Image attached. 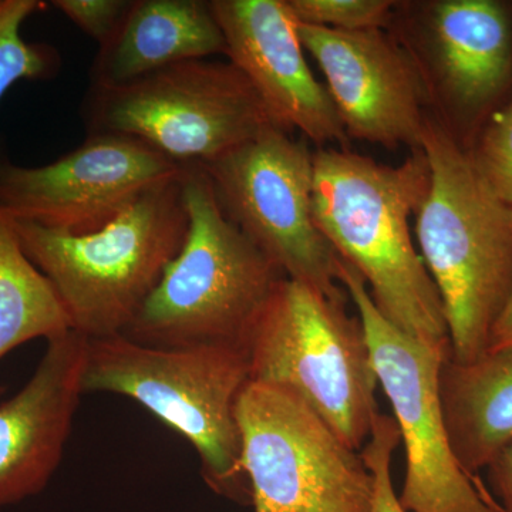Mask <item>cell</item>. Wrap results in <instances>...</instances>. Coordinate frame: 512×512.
Here are the masks:
<instances>
[{
    "label": "cell",
    "mask_w": 512,
    "mask_h": 512,
    "mask_svg": "<svg viewBox=\"0 0 512 512\" xmlns=\"http://www.w3.org/2000/svg\"><path fill=\"white\" fill-rule=\"evenodd\" d=\"M429 185L423 150L412 151L399 165L349 148L313 151V217L323 237L359 272L384 318L451 355L443 302L410 231V217Z\"/></svg>",
    "instance_id": "obj_1"
},
{
    "label": "cell",
    "mask_w": 512,
    "mask_h": 512,
    "mask_svg": "<svg viewBox=\"0 0 512 512\" xmlns=\"http://www.w3.org/2000/svg\"><path fill=\"white\" fill-rule=\"evenodd\" d=\"M421 150L430 185L414 215L420 255L443 302L451 359L473 362L512 292V204L430 114Z\"/></svg>",
    "instance_id": "obj_2"
},
{
    "label": "cell",
    "mask_w": 512,
    "mask_h": 512,
    "mask_svg": "<svg viewBox=\"0 0 512 512\" xmlns=\"http://www.w3.org/2000/svg\"><path fill=\"white\" fill-rule=\"evenodd\" d=\"M183 175L151 188L90 234L10 218L23 251L55 288L74 332L110 338L123 335L136 319L187 238Z\"/></svg>",
    "instance_id": "obj_3"
},
{
    "label": "cell",
    "mask_w": 512,
    "mask_h": 512,
    "mask_svg": "<svg viewBox=\"0 0 512 512\" xmlns=\"http://www.w3.org/2000/svg\"><path fill=\"white\" fill-rule=\"evenodd\" d=\"M187 238L126 332L150 348L245 349L269 296L286 278L225 217L201 167H185Z\"/></svg>",
    "instance_id": "obj_4"
},
{
    "label": "cell",
    "mask_w": 512,
    "mask_h": 512,
    "mask_svg": "<svg viewBox=\"0 0 512 512\" xmlns=\"http://www.w3.org/2000/svg\"><path fill=\"white\" fill-rule=\"evenodd\" d=\"M249 383L238 346L150 348L124 335L87 339L83 393L130 397L177 431L200 456L202 476L228 497L245 493L237 404Z\"/></svg>",
    "instance_id": "obj_5"
},
{
    "label": "cell",
    "mask_w": 512,
    "mask_h": 512,
    "mask_svg": "<svg viewBox=\"0 0 512 512\" xmlns=\"http://www.w3.org/2000/svg\"><path fill=\"white\" fill-rule=\"evenodd\" d=\"M249 382L269 384L302 400L362 451L379 409V379L359 315L312 286L284 278L249 332Z\"/></svg>",
    "instance_id": "obj_6"
},
{
    "label": "cell",
    "mask_w": 512,
    "mask_h": 512,
    "mask_svg": "<svg viewBox=\"0 0 512 512\" xmlns=\"http://www.w3.org/2000/svg\"><path fill=\"white\" fill-rule=\"evenodd\" d=\"M82 116L87 134L136 138L183 167H202L275 127L247 77L208 59L89 87Z\"/></svg>",
    "instance_id": "obj_7"
},
{
    "label": "cell",
    "mask_w": 512,
    "mask_h": 512,
    "mask_svg": "<svg viewBox=\"0 0 512 512\" xmlns=\"http://www.w3.org/2000/svg\"><path fill=\"white\" fill-rule=\"evenodd\" d=\"M387 32L412 59L430 116L470 150L512 97V0H403Z\"/></svg>",
    "instance_id": "obj_8"
},
{
    "label": "cell",
    "mask_w": 512,
    "mask_h": 512,
    "mask_svg": "<svg viewBox=\"0 0 512 512\" xmlns=\"http://www.w3.org/2000/svg\"><path fill=\"white\" fill-rule=\"evenodd\" d=\"M239 467L254 512H370L359 451L286 390L249 382L237 404Z\"/></svg>",
    "instance_id": "obj_9"
},
{
    "label": "cell",
    "mask_w": 512,
    "mask_h": 512,
    "mask_svg": "<svg viewBox=\"0 0 512 512\" xmlns=\"http://www.w3.org/2000/svg\"><path fill=\"white\" fill-rule=\"evenodd\" d=\"M225 217L292 281L348 302L339 255L313 217V151L271 127L202 165Z\"/></svg>",
    "instance_id": "obj_10"
},
{
    "label": "cell",
    "mask_w": 512,
    "mask_h": 512,
    "mask_svg": "<svg viewBox=\"0 0 512 512\" xmlns=\"http://www.w3.org/2000/svg\"><path fill=\"white\" fill-rule=\"evenodd\" d=\"M339 284L355 303L379 386L392 404L406 450L400 504L407 512H501L458 466L448 441L439 373L450 353L430 348L393 326L370 298L359 272L340 258Z\"/></svg>",
    "instance_id": "obj_11"
},
{
    "label": "cell",
    "mask_w": 512,
    "mask_h": 512,
    "mask_svg": "<svg viewBox=\"0 0 512 512\" xmlns=\"http://www.w3.org/2000/svg\"><path fill=\"white\" fill-rule=\"evenodd\" d=\"M184 170L136 138L87 134L82 146L40 167L0 157V210L15 221L90 234Z\"/></svg>",
    "instance_id": "obj_12"
},
{
    "label": "cell",
    "mask_w": 512,
    "mask_h": 512,
    "mask_svg": "<svg viewBox=\"0 0 512 512\" xmlns=\"http://www.w3.org/2000/svg\"><path fill=\"white\" fill-rule=\"evenodd\" d=\"M349 140L421 150L426 94L406 50L387 30L340 32L298 23Z\"/></svg>",
    "instance_id": "obj_13"
},
{
    "label": "cell",
    "mask_w": 512,
    "mask_h": 512,
    "mask_svg": "<svg viewBox=\"0 0 512 512\" xmlns=\"http://www.w3.org/2000/svg\"><path fill=\"white\" fill-rule=\"evenodd\" d=\"M228 62L247 77L272 123L318 148H349L328 90L309 67L286 0H210Z\"/></svg>",
    "instance_id": "obj_14"
},
{
    "label": "cell",
    "mask_w": 512,
    "mask_h": 512,
    "mask_svg": "<svg viewBox=\"0 0 512 512\" xmlns=\"http://www.w3.org/2000/svg\"><path fill=\"white\" fill-rule=\"evenodd\" d=\"M46 342L29 382L0 404V507L32 497L49 483L84 394L87 338L70 329Z\"/></svg>",
    "instance_id": "obj_15"
},
{
    "label": "cell",
    "mask_w": 512,
    "mask_h": 512,
    "mask_svg": "<svg viewBox=\"0 0 512 512\" xmlns=\"http://www.w3.org/2000/svg\"><path fill=\"white\" fill-rule=\"evenodd\" d=\"M215 55H227V43L210 0H131L94 57L90 87L119 86Z\"/></svg>",
    "instance_id": "obj_16"
},
{
    "label": "cell",
    "mask_w": 512,
    "mask_h": 512,
    "mask_svg": "<svg viewBox=\"0 0 512 512\" xmlns=\"http://www.w3.org/2000/svg\"><path fill=\"white\" fill-rule=\"evenodd\" d=\"M439 396L451 450L474 478L512 444V348L467 363L448 357L439 373Z\"/></svg>",
    "instance_id": "obj_17"
},
{
    "label": "cell",
    "mask_w": 512,
    "mask_h": 512,
    "mask_svg": "<svg viewBox=\"0 0 512 512\" xmlns=\"http://www.w3.org/2000/svg\"><path fill=\"white\" fill-rule=\"evenodd\" d=\"M72 329L59 296L23 251L8 215L0 210V360L30 340Z\"/></svg>",
    "instance_id": "obj_18"
},
{
    "label": "cell",
    "mask_w": 512,
    "mask_h": 512,
    "mask_svg": "<svg viewBox=\"0 0 512 512\" xmlns=\"http://www.w3.org/2000/svg\"><path fill=\"white\" fill-rule=\"evenodd\" d=\"M43 9L40 0H0V101L20 80H47L59 73L62 59L55 47L22 36L23 23Z\"/></svg>",
    "instance_id": "obj_19"
},
{
    "label": "cell",
    "mask_w": 512,
    "mask_h": 512,
    "mask_svg": "<svg viewBox=\"0 0 512 512\" xmlns=\"http://www.w3.org/2000/svg\"><path fill=\"white\" fill-rule=\"evenodd\" d=\"M293 18L301 25L362 32L387 30L396 0H286Z\"/></svg>",
    "instance_id": "obj_20"
},
{
    "label": "cell",
    "mask_w": 512,
    "mask_h": 512,
    "mask_svg": "<svg viewBox=\"0 0 512 512\" xmlns=\"http://www.w3.org/2000/svg\"><path fill=\"white\" fill-rule=\"evenodd\" d=\"M468 153L484 180L512 204V97L485 124Z\"/></svg>",
    "instance_id": "obj_21"
},
{
    "label": "cell",
    "mask_w": 512,
    "mask_h": 512,
    "mask_svg": "<svg viewBox=\"0 0 512 512\" xmlns=\"http://www.w3.org/2000/svg\"><path fill=\"white\" fill-rule=\"evenodd\" d=\"M400 441L399 426L394 417L377 414L370 439L360 451L373 478L370 512H407L400 504L392 478V457Z\"/></svg>",
    "instance_id": "obj_22"
},
{
    "label": "cell",
    "mask_w": 512,
    "mask_h": 512,
    "mask_svg": "<svg viewBox=\"0 0 512 512\" xmlns=\"http://www.w3.org/2000/svg\"><path fill=\"white\" fill-rule=\"evenodd\" d=\"M130 2L131 0H53L52 6L101 45L116 30Z\"/></svg>",
    "instance_id": "obj_23"
},
{
    "label": "cell",
    "mask_w": 512,
    "mask_h": 512,
    "mask_svg": "<svg viewBox=\"0 0 512 512\" xmlns=\"http://www.w3.org/2000/svg\"><path fill=\"white\" fill-rule=\"evenodd\" d=\"M488 483L501 512H512V444L487 468Z\"/></svg>",
    "instance_id": "obj_24"
},
{
    "label": "cell",
    "mask_w": 512,
    "mask_h": 512,
    "mask_svg": "<svg viewBox=\"0 0 512 512\" xmlns=\"http://www.w3.org/2000/svg\"><path fill=\"white\" fill-rule=\"evenodd\" d=\"M510 348H512V292L503 313L495 323L488 352Z\"/></svg>",
    "instance_id": "obj_25"
},
{
    "label": "cell",
    "mask_w": 512,
    "mask_h": 512,
    "mask_svg": "<svg viewBox=\"0 0 512 512\" xmlns=\"http://www.w3.org/2000/svg\"><path fill=\"white\" fill-rule=\"evenodd\" d=\"M2 392H3V389H2V387H0V393H2Z\"/></svg>",
    "instance_id": "obj_26"
}]
</instances>
